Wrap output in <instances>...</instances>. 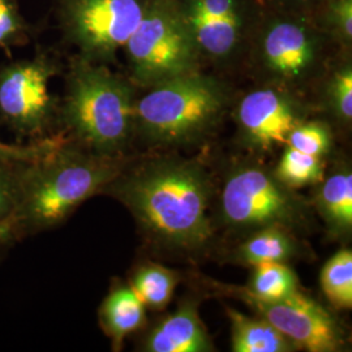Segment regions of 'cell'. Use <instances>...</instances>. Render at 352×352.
Instances as JSON below:
<instances>
[{"label": "cell", "instance_id": "cell-12", "mask_svg": "<svg viewBox=\"0 0 352 352\" xmlns=\"http://www.w3.org/2000/svg\"><path fill=\"white\" fill-rule=\"evenodd\" d=\"M264 58L269 69L283 78L302 76L314 62L312 42L302 26L280 23L264 41Z\"/></svg>", "mask_w": 352, "mask_h": 352}, {"label": "cell", "instance_id": "cell-13", "mask_svg": "<svg viewBox=\"0 0 352 352\" xmlns=\"http://www.w3.org/2000/svg\"><path fill=\"white\" fill-rule=\"evenodd\" d=\"M100 324L104 334L113 342L115 351L129 334L142 327L145 321V304L132 286L116 285L100 307Z\"/></svg>", "mask_w": 352, "mask_h": 352}, {"label": "cell", "instance_id": "cell-6", "mask_svg": "<svg viewBox=\"0 0 352 352\" xmlns=\"http://www.w3.org/2000/svg\"><path fill=\"white\" fill-rule=\"evenodd\" d=\"M133 78L141 85H157L195 72L197 45L186 19L166 6L145 11L126 43Z\"/></svg>", "mask_w": 352, "mask_h": 352}, {"label": "cell", "instance_id": "cell-21", "mask_svg": "<svg viewBox=\"0 0 352 352\" xmlns=\"http://www.w3.org/2000/svg\"><path fill=\"white\" fill-rule=\"evenodd\" d=\"M0 160V243L10 245L19 238V195L14 164Z\"/></svg>", "mask_w": 352, "mask_h": 352}, {"label": "cell", "instance_id": "cell-2", "mask_svg": "<svg viewBox=\"0 0 352 352\" xmlns=\"http://www.w3.org/2000/svg\"><path fill=\"white\" fill-rule=\"evenodd\" d=\"M124 166L123 157L97 154L62 133L36 160L17 162L20 240L62 225L82 202L102 193Z\"/></svg>", "mask_w": 352, "mask_h": 352}, {"label": "cell", "instance_id": "cell-16", "mask_svg": "<svg viewBox=\"0 0 352 352\" xmlns=\"http://www.w3.org/2000/svg\"><path fill=\"white\" fill-rule=\"evenodd\" d=\"M197 47L213 56H226L235 47L239 34L238 12L213 17L189 6L184 17Z\"/></svg>", "mask_w": 352, "mask_h": 352}, {"label": "cell", "instance_id": "cell-27", "mask_svg": "<svg viewBox=\"0 0 352 352\" xmlns=\"http://www.w3.org/2000/svg\"><path fill=\"white\" fill-rule=\"evenodd\" d=\"M189 6L213 17H223L236 12L234 0H192Z\"/></svg>", "mask_w": 352, "mask_h": 352}, {"label": "cell", "instance_id": "cell-22", "mask_svg": "<svg viewBox=\"0 0 352 352\" xmlns=\"http://www.w3.org/2000/svg\"><path fill=\"white\" fill-rule=\"evenodd\" d=\"M274 175L289 188H299L322 180L324 166L320 157L289 148L283 153Z\"/></svg>", "mask_w": 352, "mask_h": 352}, {"label": "cell", "instance_id": "cell-25", "mask_svg": "<svg viewBox=\"0 0 352 352\" xmlns=\"http://www.w3.org/2000/svg\"><path fill=\"white\" fill-rule=\"evenodd\" d=\"M330 98L340 119L350 122L352 118V71L350 67L334 76L330 85Z\"/></svg>", "mask_w": 352, "mask_h": 352}, {"label": "cell", "instance_id": "cell-24", "mask_svg": "<svg viewBox=\"0 0 352 352\" xmlns=\"http://www.w3.org/2000/svg\"><path fill=\"white\" fill-rule=\"evenodd\" d=\"M28 25L19 0H0V49H10L28 41Z\"/></svg>", "mask_w": 352, "mask_h": 352}, {"label": "cell", "instance_id": "cell-7", "mask_svg": "<svg viewBox=\"0 0 352 352\" xmlns=\"http://www.w3.org/2000/svg\"><path fill=\"white\" fill-rule=\"evenodd\" d=\"M56 65L46 54L0 65V113L6 124L33 141L51 136L55 111L49 91Z\"/></svg>", "mask_w": 352, "mask_h": 352}, {"label": "cell", "instance_id": "cell-28", "mask_svg": "<svg viewBox=\"0 0 352 352\" xmlns=\"http://www.w3.org/2000/svg\"><path fill=\"white\" fill-rule=\"evenodd\" d=\"M334 21L337 23L343 37L351 41L352 37V0H337L334 8Z\"/></svg>", "mask_w": 352, "mask_h": 352}, {"label": "cell", "instance_id": "cell-8", "mask_svg": "<svg viewBox=\"0 0 352 352\" xmlns=\"http://www.w3.org/2000/svg\"><path fill=\"white\" fill-rule=\"evenodd\" d=\"M140 0H68L64 21L87 60H106L124 47L144 16Z\"/></svg>", "mask_w": 352, "mask_h": 352}, {"label": "cell", "instance_id": "cell-4", "mask_svg": "<svg viewBox=\"0 0 352 352\" xmlns=\"http://www.w3.org/2000/svg\"><path fill=\"white\" fill-rule=\"evenodd\" d=\"M223 107L222 88L212 78L190 72L154 85L135 103V126L151 142L186 144L212 128Z\"/></svg>", "mask_w": 352, "mask_h": 352}, {"label": "cell", "instance_id": "cell-9", "mask_svg": "<svg viewBox=\"0 0 352 352\" xmlns=\"http://www.w3.org/2000/svg\"><path fill=\"white\" fill-rule=\"evenodd\" d=\"M227 289L278 329L296 349L300 347L309 352H334L343 346V334L337 320L322 305L299 289L279 300L257 299L243 287Z\"/></svg>", "mask_w": 352, "mask_h": 352}, {"label": "cell", "instance_id": "cell-18", "mask_svg": "<svg viewBox=\"0 0 352 352\" xmlns=\"http://www.w3.org/2000/svg\"><path fill=\"white\" fill-rule=\"evenodd\" d=\"M177 273L157 264L140 266L132 277V289L151 309L160 311L171 302L177 285Z\"/></svg>", "mask_w": 352, "mask_h": 352}, {"label": "cell", "instance_id": "cell-14", "mask_svg": "<svg viewBox=\"0 0 352 352\" xmlns=\"http://www.w3.org/2000/svg\"><path fill=\"white\" fill-rule=\"evenodd\" d=\"M316 208L329 231L337 238L351 235L352 174L349 167L336 170L316 193Z\"/></svg>", "mask_w": 352, "mask_h": 352}, {"label": "cell", "instance_id": "cell-15", "mask_svg": "<svg viewBox=\"0 0 352 352\" xmlns=\"http://www.w3.org/2000/svg\"><path fill=\"white\" fill-rule=\"evenodd\" d=\"M231 322V344L235 352H289L296 350L278 329L263 317L243 315L234 308H226Z\"/></svg>", "mask_w": 352, "mask_h": 352}, {"label": "cell", "instance_id": "cell-20", "mask_svg": "<svg viewBox=\"0 0 352 352\" xmlns=\"http://www.w3.org/2000/svg\"><path fill=\"white\" fill-rule=\"evenodd\" d=\"M321 289L336 308L352 307V253L350 250L337 252L324 265L320 276Z\"/></svg>", "mask_w": 352, "mask_h": 352}, {"label": "cell", "instance_id": "cell-29", "mask_svg": "<svg viewBox=\"0 0 352 352\" xmlns=\"http://www.w3.org/2000/svg\"><path fill=\"white\" fill-rule=\"evenodd\" d=\"M4 247H6V245H3V244H1V243H0V252H1V250H3V248H4Z\"/></svg>", "mask_w": 352, "mask_h": 352}, {"label": "cell", "instance_id": "cell-1", "mask_svg": "<svg viewBox=\"0 0 352 352\" xmlns=\"http://www.w3.org/2000/svg\"><path fill=\"white\" fill-rule=\"evenodd\" d=\"M123 202L151 239L179 250H199L212 238L210 183L200 164L158 158L128 170L103 189Z\"/></svg>", "mask_w": 352, "mask_h": 352}, {"label": "cell", "instance_id": "cell-5", "mask_svg": "<svg viewBox=\"0 0 352 352\" xmlns=\"http://www.w3.org/2000/svg\"><path fill=\"white\" fill-rule=\"evenodd\" d=\"M223 221L238 230L277 226L292 230L308 221L309 209L294 188L256 164L234 168L221 195Z\"/></svg>", "mask_w": 352, "mask_h": 352}, {"label": "cell", "instance_id": "cell-3", "mask_svg": "<svg viewBox=\"0 0 352 352\" xmlns=\"http://www.w3.org/2000/svg\"><path fill=\"white\" fill-rule=\"evenodd\" d=\"M60 118L89 151L123 157L135 128V102L126 80L87 59L72 64Z\"/></svg>", "mask_w": 352, "mask_h": 352}, {"label": "cell", "instance_id": "cell-23", "mask_svg": "<svg viewBox=\"0 0 352 352\" xmlns=\"http://www.w3.org/2000/svg\"><path fill=\"white\" fill-rule=\"evenodd\" d=\"M286 145L291 149L321 158L331 146V135L322 123H299L289 132Z\"/></svg>", "mask_w": 352, "mask_h": 352}, {"label": "cell", "instance_id": "cell-26", "mask_svg": "<svg viewBox=\"0 0 352 352\" xmlns=\"http://www.w3.org/2000/svg\"><path fill=\"white\" fill-rule=\"evenodd\" d=\"M58 135H51L46 139L33 141L26 145H10L0 141V160L8 162H29L36 160L50 148Z\"/></svg>", "mask_w": 352, "mask_h": 352}, {"label": "cell", "instance_id": "cell-17", "mask_svg": "<svg viewBox=\"0 0 352 352\" xmlns=\"http://www.w3.org/2000/svg\"><path fill=\"white\" fill-rule=\"evenodd\" d=\"M296 253V241L289 230L282 227H265L253 231L236 252L240 263L256 265L286 263Z\"/></svg>", "mask_w": 352, "mask_h": 352}, {"label": "cell", "instance_id": "cell-19", "mask_svg": "<svg viewBox=\"0 0 352 352\" xmlns=\"http://www.w3.org/2000/svg\"><path fill=\"white\" fill-rule=\"evenodd\" d=\"M298 278L285 263H266L253 266L250 283L243 287L261 300L285 299L298 291Z\"/></svg>", "mask_w": 352, "mask_h": 352}, {"label": "cell", "instance_id": "cell-10", "mask_svg": "<svg viewBox=\"0 0 352 352\" xmlns=\"http://www.w3.org/2000/svg\"><path fill=\"white\" fill-rule=\"evenodd\" d=\"M238 120L245 142L263 151L286 144L289 132L300 123L292 103L273 89L245 96L240 102Z\"/></svg>", "mask_w": 352, "mask_h": 352}, {"label": "cell", "instance_id": "cell-11", "mask_svg": "<svg viewBox=\"0 0 352 352\" xmlns=\"http://www.w3.org/2000/svg\"><path fill=\"white\" fill-rule=\"evenodd\" d=\"M149 352L213 351V343L202 324L197 307L184 302L174 314L164 317L151 329L144 340Z\"/></svg>", "mask_w": 352, "mask_h": 352}]
</instances>
